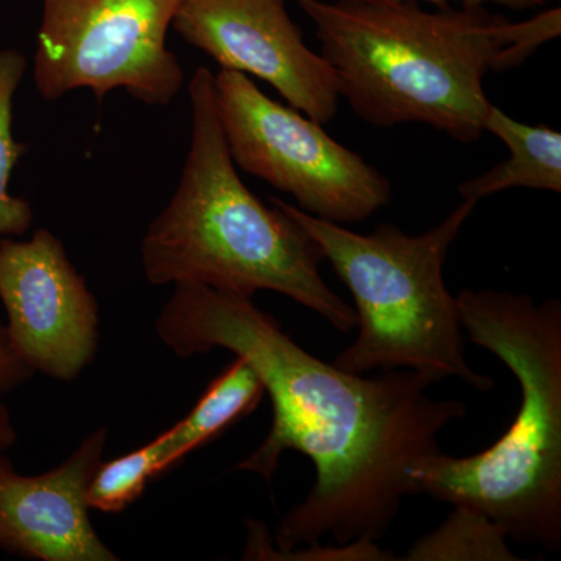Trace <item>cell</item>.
<instances>
[{
	"label": "cell",
	"mask_w": 561,
	"mask_h": 561,
	"mask_svg": "<svg viewBox=\"0 0 561 561\" xmlns=\"http://www.w3.org/2000/svg\"><path fill=\"white\" fill-rule=\"evenodd\" d=\"M272 202L309 232L356 305L359 334L339 354L335 367L354 375L405 368L432 382L457 378L481 391L493 389V379L465 359L457 300L443 278L449 247L478 203L461 201L423 234L382 224L365 236L279 198Z\"/></svg>",
	"instance_id": "obj_5"
},
{
	"label": "cell",
	"mask_w": 561,
	"mask_h": 561,
	"mask_svg": "<svg viewBox=\"0 0 561 561\" xmlns=\"http://www.w3.org/2000/svg\"><path fill=\"white\" fill-rule=\"evenodd\" d=\"M164 434L119 459L101 461L88 489V504L99 512L119 513L133 504L151 479L164 472Z\"/></svg>",
	"instance_id": "obj_15"
},
{
	"label": "cell",
	"mask_w": 561,
	"mask_h": 561,
	"mask_svg": "<svg viewBox=\"0 0 561 561\" xmlns=\"http://www.w3.org/2000/svg\"><path fill=\"white\" fill-rule=\"evenodd\" d=\"M33 371L10 341L7 327L0 323V394L16 389L32 378Z\"/></svg>",
	"instance_id": "obj_17"
},
{
	"label": "cell",
	"mask_w": 561,
	"mask_h": 561,
	"mask_svg": "<svg viewBox=\"0 0 561 561\" xmlns=\"http://www.w3.org/2000/svg\"><path fill=\"white\" fill-rule=\"evenodd\" d=\"M157 332L176 356L224 348L260 376L273 405L271 432L236 470L272 482L289 449L312 460L316 483L280 519L276 551L324 537L339 545L381 540L409 496L408 468L440 453L438 434L467 413L463 402L432 400L434 382L420 373L362 378L317 359L253 298L202 284H175Z\"/></svg>",
	"instance_id": "obj_1"
},
{
	"label": "cell",
	"mask_w": 561,
	"mask_h": 561,
	"mask_svg": "<svg viewBox=\"0 0 561 561\" xmlns=\"http://www.w3.org/2000/svg\"><path fill=\"white\" fill-rule=\"evenodd\" d=\"M0 301L10 341L33 371L72 381L94 359L98 301L49 230L0 241Z\"/></svg>",
	"instance_id": "obj_8"
},
{
	"label": "cell",
	"mask_w": 561,
	"mask_h": 561,
	"mask_svg": "<svg viewBox=\"0 0 561 561\" xmlns=\"http://www.w3.org/2000/svg\"><path fill=\"white\" fill-rule=\"evenodd\" d=\"M337 2H426L435 7L451 5V3H459V5H486V3H496V5L505 7V9L523 11L548 5V2H551V0H337Z\"/></svg>",
	"instance_id": "obj_18"
},
{
	"label": "cell",
	"mask_w": 561,
	"mask_h": 561,
	"mask_svg": "<svg viewBox=\"0 0 561 561\" xmlns=\"http://www.w3.org/2000/svg\"><path fill=\"white\" fill-rule=\"evenodd\" d=\"M409 561H508L516 560L507 545V535L489 516L474 508L454 505L438 529L420 538L409 549Z\"/></svg>",
	"instance_id": "obj_13"
},
{
	"label": "cell",
	"mask_w": 561,
	"mask_h": 561,
	"mask_svg": "<svg viewBox=\"0 0 561 561\" xmlns=\"http://www.w3.org/2000/svg\"><path fill=\"white\" fill-rule=\"evenodd\" d=\"M108 431L80 443L60 467L22 476L0 456V548L43 561H116L95 534L88 489L102 461Z\"/></svg>",
	"instance_id": "obj_10"
},
{
	"label": "cell",
	"mask_w": 561,
	"mask_h": 561,
	"mask_svg": "<svg viewBox=\"0 0 561 561\" xmlns=\"http://www.w3.org/2000/svg\"><path fill=\"white\" fill-rule=\"evenodd\" d=\"M13 442H14V438L2 437V435H0V449L7 448V446H10L11 443H13Z\"/></svg>",
	"instance_id": "obj_20"
},
{
	"label": "cell",
	"mask_w": 561,
	"mask_h": 561,
	"mask_svg": "<svg viewBox=\"0 0 561 561\" xmlns=\"http://www.w3.org/2000/svg\"><path fill=\"white\" fill-rule=\"evenodd\" d=\"M191 144L175 194L140 243L153 286L202 284L253 298L286 295L335 330L356 328V312L328 287L320 247L294 217L268 208L245 186L225 144L214 73L198 68L190 81Z\"/></svg>",
	"instance_id": "obj_3"
},
{
	"label": "cell",
	"mask_w": 561,
	"mask_h": 561,
	"mask_svg": "<svg viewBox=\"0 0 561 561\" xmlns=\"http://www.w3.org/2000/svg\"><path fill=\"white\" fill-rule=\"evenodd\" d=\"M27 70V58L16 49L0 50V241L31 230V203L9 192L11 173L27 151L13 136L14 95Z\"/></svg>",
	"instance_id": "obj_14"
},
{
	"label": "cell",
	"mask_w": 561,
	"mask_h": 561,
	"mask_svg": "<svg viewBox=\"0 0 561 561\" xmlns=\"http://www.w3.org/2000/svg\"><path fill=\"white\" fill-rule=\"evenodd\" d=\"M214 101L236 168L297 202L317 219L357 224L391 198L390 181L291 106L264 94L247 73L220 69Z\"/></svg>",
	"instance_id": "obj_6"
},
{
	"label": "cell",
	"mask_w": 561,
	"mask_h": 561,
	"mask_svg": "<svg viewBox=\"0 0 561 561\" xmlns=\"http://www.w3.org/2000/svg\"><path fill=\"white\" fill-rule=\"evenodd\" d=\"M471 342L500 357L522 404L507 432L468 457L435 453L408 468L409 496L426 494L489 516L507 538L561 549V302L463 290L456 297Z\"/></svg>",
	"instance_id": "obj_4"
},
{
	"label": "cell",
	"mask_w": 561,
	"mask_h": 561,
	"mask_svg": "<svg viewBox=\"0 0 561 561\" xmlns=\"http://www.w3.org/2000/svg\"><path fill=\"white\" fill-rule=\"evenodd\" d=\"M33 80L44 101L90 90L98 101L124 90L147 106H168L184 70L168 47L183 0H41Z\"/></svg>",
	"instance_id": "obj_7"
},
{
	"label": "cell",
	"mask_w": 561,
	"mask_h": 561,
	"mask_svg": "<svg viewBox=\"0 0 561 561\" xmlns=\"http://www.w3.org/2000/svg\"><path fill=\"white\" fill-rule=\"evenodd\" d=\"M249 542H247L243 560H300V561H386L393 560L390 552L379 548L378 542L357 540L332 546L316 545L305 548L289 549V551H276L268 537L264 524L249 522Z\"/></svg>",
	"instance_id": "obj_16"
},
{
	"label": "cell",
	"mask_w": 561,
	"mask_h": 561,
	"mask_svg": "<svg viewBox=\"0 0 561 561\" xmlns=\"http://www.w3.org/2000/svg\"><path fill=\"white\" fill-rule=\"evenodd\" d=\"M312 21L339 95L373 127L424 124L481 139L486 73L518 68L560 35V9L511 22L486 5L295 0Z\"/></svg>",
	"instance_id": "obj_2"
},
{
	"label": "cell",
	"mask_w": 561,
	"mask_h": 561,
	"mask_svg": "<svg viewBox=\"0 0 561 561\" xmlns=\"http://www.w3.org/2000/svg\"><path fill=\"white\" fill-rule=\"evenodd\" d=\"M0 435L2 437L16 438L14 437V430L11 426L9 413H7L2 405H0Z\"/></svg>",
	"instance_id": "obj_19"
},
{
	"label": "cell",
	"mask_w": 561,
	"mask_h": 561,
	"mask_svg": "<svg viewBox=\"0 0 561 561\" xmlns=\"http://www.w3.org/2000/svg\"><path fill=\"white\" fill-rule=\"evenodd\" d=\"M483 130L500 138L511 158L483 175L460 184L461 201L479 203L500 192L527 190L561 192V135L546 125L513 121L491 105Z\"/></svg>",
	"instance_id": "obj_11"
},
{
	"label": "cell",
	"mask_w": 561,
	"mask_h": 561,
	"mask_svg": "<svg viewBox=\"0 0 561 561\" xmlns=\"http://www.w3.org/2000/svg\"><path fill=\"white\" fill-rule=\"evenodd\" d=\"M172 28L220 69L267 81L312 121L324 125L337 114V77L306 44L286 0H183Z\"/></svg>",
	"instance_id": "obj_9"
},
{
	"label": "cell",
	"mask_w": 561,
	"mask_h": 561,
	"mask_svg": "<svg viewBox=\"0 0 561 561\" xmlns=\"http://www.w3.org/2000/svg\"><path fill=\"white\" fill-rule=\"evenodd\" d=\"M264 394L265 387L256 371L249 362L236 357L209 383L194 409L171 430L162 432L168 449L164 470L168 471L194 449L219 437L236 421L250 415Z\"/></svg>",
	"instance_id": "obj_12"
}]
</instances>
